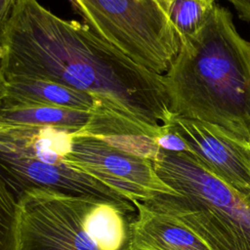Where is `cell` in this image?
<instances>
[{
	"mask_svg": "<svg viewBox=\"0 0 250 250\" xmlns=\"http://www.w3.org/2000/svg\"><path fill=\"white\" fill-rule=\"evenodd\" d=\"M6 79H46L99 98L138 123L160 129L173 113L163 74L131 60L86 24L62 19L38 0H16L0 26Z\"/></svg>",
	"mask_w": 250,
	"mask_h": 250,
	"instance_id": "1",
	"label": "cell"
},
{
	"mask_svg": "<svg viewBox=\"0 0 250 250\" xmlns=\"http://www.w3.org/2000/svg\"><path fill=\"white\" fill-rule=\"evenodd\" d=\"M163 74L174 116L216 124L250 141V42L229 11L214 4L193 34L180 38Z\"/></svg>",
	"mask_w": 250,
	"mask_h": 250,
	"instance_id": "2",
	"label": "cell"
},
{
	"mask_svg": "<svg viewBox=\"0 0 250 250\" xmlns=\"http://www.w3.org/2000/svg\"><path fill=\"white\" fill-rule=\"evenodd\" d=\"M135 214L110 200L29 189L18 200V249L130 250Z\"/></svg>",
	"mask_w": 250,
	"mask_h": 250,
	"instance_id": "3",
	"label": "cell"
},
{
	"mask_svg": "<svg viewBox=\"0 0 250 250\" xmlns=\"http://www.w3.org/2000/svg\"><path fill=\"white\" fill-rule=\"evenodd\" d=\"M152 165L177 193L145 202L176 217L212 250H250V202L244 195L188 152L160 149Z\"/></svg>",
	"mask_w": 250,
	"mask_h": 250,
	"instance_id": "4",
	"label": "cell"
},
{
	"mask_svg": "<svg viewBox=\"0 0 250 250\" xmlns=\"http://www.w3.org/2000/svg\"><path fill=\"white\" fill-rule=\"evenodd\" d=\"M72 130L52 126L0 124V176L17 202L27 190L51 189L116 202L135 212V205L65 159Z\"/></svg>",
	"mask_w": 250,
	"mask_h": 250,
	"instance_id": "5",
	"label": "cell"
},
{
	"mask_svg": "<svg viewBox=\"0 0 250 250\" xmlns=\"http://www.w3.org/2000/svg\"><path fill=\"white\" fill-rule=\"evenodd\" d=\"M95 34L137 63L164 74L181 42L155 0H68Z\"/></svg>",
	"mask_w": 250,
	"mask_h": 250,
	"instance_id": "6",
	"label": "cell"
},
{
	"mask_svg": "<svg viewBox=\"0 0 250 250\" xmlns=\"http://www.w3.org/2000/svg\"><path fill=\"white\" fill-rule=\"evenodd\" d=\"M65 159L132 203L177 193L158 177L151 160L123 151L94 136L75 133Z\"/></svg>",
	"mask_w": 250,
	"mask_h": 250,
	"instance_id": "7",
	"label": "cell"
},
{
	"mask_svg": "<svg viewBox=\"0 0 250 250\" xmlns=\"http://www.w3.org/2000/svg\"><path fill=\"white\" fill-rule=\"evenodd\" d=\"M168 127L209 172L250 197L249 143L216 124L183 116H173Z\"/></svg>",
	"mask_w": 250,
	"mask_h": 250,
	"instance_id": "8",
	"label": "cell"
},
{
	"mask_svg": "<svg viewBox=\"0 0 250 250\" xmlns=\"http://www.w3.org/2000/svg\"><path fill=\"white\" fill-rule=\"evenodd\" d=\"M130 250H212L191 229L173 215L145 201H135Z\"/></svg>",
	"mask_w": 250,
	"mask_h": 250,
	"instance_id": "9",
	"label": "cell"
},
{
	"mask_svg": "<svg viewBox=\"0 0 250 250\" xmlns=\"http://www.w3.org/2000/svg\"><path fill=\"white\" fill-rule=\"evenodd\" d=\"M16 104H38L86 111H96L106 106L99 98L89 93L50 80L27 77L7 79V94L2 106Z\"/></svg>",
	"mask_w": 250,
	"mask_h": 250,
	"instance_id": "10",
	"label": "cell"
},
{
	"mask_svg": "<svg viewBox=\"0 0 250 250\" xmlns=\"http://www.w3.org/2000/svg\"><path fill=\"white\" fill-rule=\"evenodd\" d=\"M94 117L95 111L38 104H16L0 108V124L52 126L75 132L86 129Z\"/></svg>",
	"mask_w": 250,
	"mask_h": 250,
	"instance_id": "11",
	"label": "cell"
},
{
	"mask_svg": "<svg viewBox=\"0 0 250 250\" xmlns=\"http://www.w3.org/2000/svg\"><path fill=\"white\" fill-rule=\"evenodd\" d=\"M216 0H174L167 15L179 38L193 34L205 22Z\"/></svg>",
	"mask_w": 250,
	"mask_h": 250,
	"instance_id": "12",
	"label": "cell"
},
{
	"mask_svg": "<svg viewBox=\"0 0 250 250\" xmlns=\"http://www.w3.org/2000/svg\"><path fill=\"white\" fill-rule=\"evenodd\" d=\"M0 250L18 249V202L0 176Z\"/></svg>",
	"mask_w": 250,
	"mask_h": 250,
	"instance_id": "13",
	"label": "cell"
},
{
	"mask_svg": "<svg viewBox=\"0 0 250 250\" xmlns=\"http://www.w3.org/2000/svg\"><path fill=\"white\" fill-rule=\"evenodd\" d=\"M155 142L160 149L174 152H188V148L184 140L174 131H172L168 125H164L162 131L156 136Z\"/></svg>",
	"mask_w": 250,
	"mask_h": 250,
	"instance_id": "14",
	"label": "cell"
},
{
	"mask_svg": "<svg viewBox=\"0 0 250 250\" xmlns=\"http://www.w3.org/2000/svg\"><path fill=\"white\" fill-rule=\"evenodd\" d=\"M237 11L238 16L247 21H250V0H227Z\"/></svg>",
	"mask_w": 250,
	"mask_h": 250,
	"instance_id": "15",
	"label": "cell"
},
{
	"mask_svg": "<svg viewBox=\"0 0 250 250\" xmlns=\"http://www.w3.org/2000/svg\"><path fill=\"white\" fill-rule=\"evenodd\" d=\"M16 0H0V26L10 14Z\"/></svg>",
	"mask_w": 250,
	"mask_h": 250,
	"instance_id": "16",
	"label": "cell"
},
{
	"mask_svg": "<svg viewBox=\"0 0 250 250\" xmlns=\"http://www.w3.org/2000/svg\"><path fill=\"white\" fill-rule=\"evenodd\" d=\"M6 94H7V79L3 73V70L0 64V108L2 106Z\"/></svg>",
	"mask_w": 250,
	"mask_h": 250,
	"instance_id": "17",
	"label": "cell"
},
{
	"mask_svg": "<svg viewBox=\"0 0 250 250\" xmlns=\"http://www.w3.org/2000/svg\"><path fill=\"white\" fill-rule=\"evenodd\" d=\"M155 1L162 7V9H163V10L166 12V14H167V10H168L170 4H171L174 0H155Z\"/></svg>",
	"mask_w": 250,
	"mask_h": 250,
	"instance_id": "18",
	"label": "cell"
},
{
	"mask_svg": "<svg viewBox=\"0 0 250 250\" xmlns=\"http://www.w3.org/2000/svg\"><path fill=\"white\" fill-rule=\"evenodd\" d=\"M247 199H248V201H249V202H250V197H249V198H247Z\"/></svg>",
	"mask_w": 250,
	"mask_h": 250,
	"instance_id": "19",
	"label": "cell"
},
{
	"mask_svg": "<svg viewBox=\"0 0 250 250\" xmlns=\"http://www.w3.org/2000/svg\"><path fill=\"white\" fill-rule=\"evenodd\" d=\"M249 146H250V141H249Z\"/></svg>",
	"mask_w": 250,
	"mask_h": 250,
	"instance_id": "20",
	"label": "cell"
}]
</instances>
